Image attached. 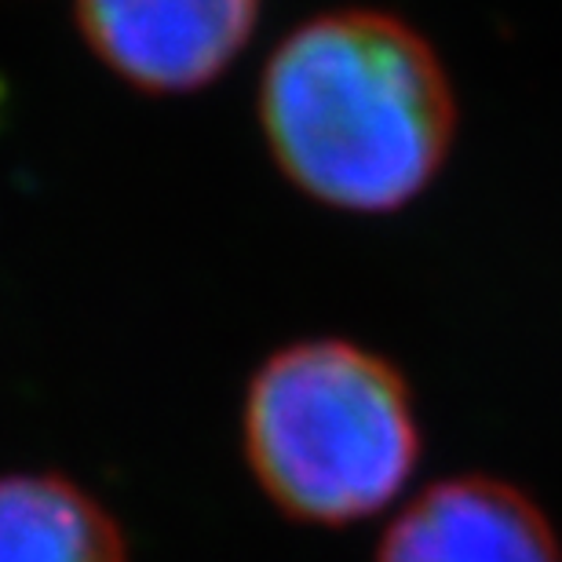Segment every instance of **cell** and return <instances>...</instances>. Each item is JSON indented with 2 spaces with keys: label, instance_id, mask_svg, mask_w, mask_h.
I'll use <instances>...</instances> for the list:
<instances>
[{
  "label": "cell",
  "instance_id": "cell-4",
  "mask_svg": "<svg viewBox=\"0 0 562 562\" xmlns=\"http://www.w3.org/2000/svg\"><path fill=\"white\" fill-rule=\"evenodd\" d=\"M376 562H562V544L548 515L512 482L457 475L395 515Z\"/></svg>",
  "mask_w": 562,
  "mask_h": 562
},
{
  "label": "cell",
  "instance_id": "cell-5",
  "mask_svg": "<svg viewBox=\"0 0 562 562\" xmlns=\"http://www.w3.org/2000/svg\"><path fill=\"white\" fill-rule=\"evenodd\" d=\"M0 562H128L117 519L48 471L0 475Z\"/></svg>",
  "mask_w": 562,
  "mask_h": 562
},
{
  "label": "cell",
  "instance_id": "cell-1",
  "mask_svg": "<svg viewBox=\"0 0 562 562\" xmlns=\"http://www.w3.org/2000/svg\"><path fill=\"white\" fill-rule=\"evenodd\" d=\"M260 125L300 194L384 216L442 172L457 99L424 33L387 11L340 8L278 41L260 81Z\"/></svg>",
  "mask_w": 562,
  "mask_h": 562
},
{
  "label": "cell",
  "instance_id": "cell-2",
  "mask_svg": "<svg viewBox=\"0 0 562 562\" xmlns=\"http://www.w3.org/2000/svg\"><path fill=\"white\" fill-rule=\"evenodd\" d=\"M241 446L281 515L351 526L406 490L420 424L387 358L351 340H303L274 351L249 380Z\"/></svg>",
  "mask_w": 562,
  "mask_h": 562
},
{
  "label": "cell",
  "instance_id": "cell-3",
  "mask_svg": "<svg viewBox=\"0 0 562 562\" xmlns=\"http://www.w3.org/2000/svg\"><path fill=\"white\" fill-rule=\"evenodd\" d=\"M92 55L121 81L183 95L220 81L249 44L260 0H74Z\"/></svg>",
  "mask_w": 562,
  "mask_h": 562
}]
</instances>
